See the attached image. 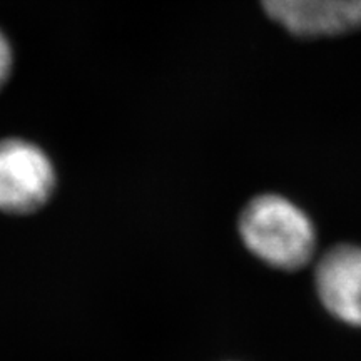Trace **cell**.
Here are the masks:
<instances>
[{
  "label": "cell",
  "instance_id": "cell-4",
  "mask_svg": "<svg viewBox=\"0 0 361 361\" xmlns=\"http://www.w3.org/2000/svg\"><path fill=\"white\" fill-rule=\"evenodd\" d=\"M319 300L329 313L361 328V247L336 245L324 252L314 271Z\"/></svg>",
  "mask_w": 361,
  "mask_h": 361
},
{
  "label": "cell",
  "instance_id": "cell-2",
  "mask_svg": "<svg viewBox=\"0 0 361 361\" xmlns=\"http://www.w3.org/2000/svg\"><path fill=\"white\" fill-rule=\"evenodd\" d=\"M54 188L56 171L42 149L24 139L0 141V209L32 213L49 201Z\"/></svg>",
  "mask_w": 361,
  "mask_h": 361
},
{
  "label": "cell",
  "instance_id": "cell-3",
  "mask_svg": "<svg viewBox=\"0 0 361 361\" xmlns=\"http://www.w3.org/2000/svg\"><path fill=\"white\" fill-rule=\"evenodd\" d=\"M259 6L295 37H338L361 29V0H259Z\"/></svg>",
  "mask_w": 361,
  "mask_h": 361
},
{
  "label": "cell",
  "instance_id": "cell-1",
  "mask_svg": "<svg viewBox=\"0 0 361 361\" xmlns=\"http://www.w3.org/2000/svg\"><path fill=\"white\" fill-rule=\"evenodd\" d=\"M239 234L252 255L278 269L295 271L314 255L316 234L308 214L278 194H261L239 216Z\"/></svg>",
  "mask_w": 361,
  "mask_h": 361
},
{
  "label": "cell",
  "instance_id": "cell-5",
  "mask_svg": "<svg viewBox=\"0 0 361 361\" xmlns=\"http://www.w3.org/2000/svg\"><path fill=\"white\" fill-rule=\"evenodd\" d=\"M13 67V54L8 39L0 30V89L7 84L12 74Z\"/></svg>",
  "mask_w": 361,
  "mask_h": 361
}]
</instances>
